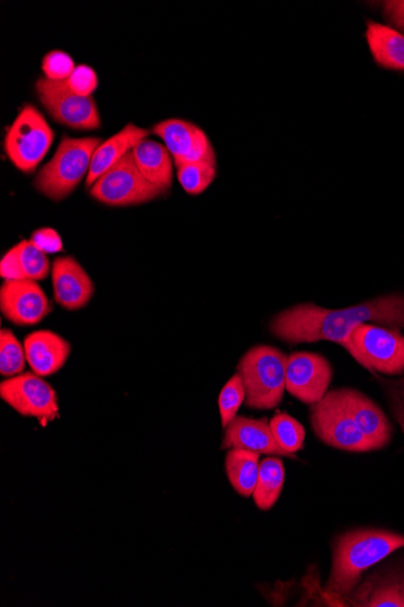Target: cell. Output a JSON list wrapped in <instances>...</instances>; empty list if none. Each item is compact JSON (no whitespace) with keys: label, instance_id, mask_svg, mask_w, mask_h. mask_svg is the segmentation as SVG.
<instances>
[{"label":"cell","instance_id":"3","mask_svg":"<svg viewBox=\"0 0 404 607\" xmlns=\"http://www.w3.org/2000/svg\"><path fill=\"white\" fill-rule=\"evenodd\" d=\"M289 357L276 347L256 345L240 361L237 374L246 390L250 409L271 410L281 404L286 390Z\"/></svg>","mask_w":404,"mask_h":607},{"label":"cell","instance_id":"33","mask_svg":"<svg viewBox=\"0 0 404 607\" xmlns=\"http://www.w3.org/2000/svg\"><path fill=\"white\" fill-rule=\"evenodd\" d=\"M384 15L392 25L404 32V0H389V2H385Z\"/></svg>","mask_w":404,"mask_h":607},{"label":"cell","instance_id":"24","mask_svg":"<svg viewBox=\"0 0 404 607\" xmlns=\"http://www.w3.org/2000/svg\"><path fill=\"white\" fill-rule=\"evenodd\" d=\"M176 168L182 189L191 195H199L209 189L216 179V155L199 161L185 162Z\"/></svg>","mask_w":404,"mask_h":607},{"label":"cell","instance_id":"16","mask_svg":"<svg viewBox=\"0 0 404 607\" xmlns=\"http://www.w3.org/2000/svg\"><path fill=\"white\" fill-rule=\"evenodd\" d=\"M24 345L32 372L41 377L59 373L68 363L72 352L68 340L49 330L29 333Z\"/></svg>","mask_w":404,"mask_h":607},{"label":"cell","instance_id":"5","mask_svg":"<svg viewBox=\"0 0 404 607\" xmlns=\"http://www.w3.org/2000/svg\"><path fill=\"white\" fill-rule=\"evenodd\" d=\"M310 421L315 435L327 446L348 452L379 450L358 428L336 389L311 405Z\"/></svg>","mask_w":404,"mask_h":607},{"label":"cell","instance_id":"32","mask_svg":"<svg viewBox=\"0 0 404 607\" xmlns=\"http://www.w3.org/2000/svg\"><path fill=\"white\" fill-rule=\"evenodd\" d=\"M42 252L47 254H57L62 251V241L57 231L51 229H41L33 233L32 240Z\"/></svg>","mask_w":404,"mask_h":607},{"label":"cell","instance_id":"26","mask_svg":"<svg viewBox=\"0 0 404 607\" xmlns=\"http://www.w3.org/2000/svg\"><path fill=\"white\" fill-rule=\"evenodd\" d=\"M272 436L286 452L294 454L303 448L305 429L296 418L278 414L269 422Z\"/></svg>","mask_w":404,"mask_h":607},{"label":"cell","instance_id":"11","mask_svg":"<svg viewBox=\"0 0 404 607\" xmlns=\"http://www.w3.org/2000/svg\"><path fill=\"white\" fill-rule=\"evenodd\" d=\"M332 366L318 353L296 352L289 356L286 389L304 404L319 403L329 393Z\"/></svg>","mask_w":404,"mask_h":607},{"label":"cell","instance_id":"4","mask_svg":"<svg viewBox=\"0 0 404 607\" xmlns=\"http://www.w3.org/2000/svg\"><path fill=\"white\" fill-rule=\"evenodd\" d=\"M101 143L98 137L64 136L57 154L39 171L35 181L36 190L54 202L68 198L89 175L95 150Z\"/></svg>","mask_w":404,"mask_h":607},{"label":"cell","instance_id":"15","mask_svg":"<svg viewBox=\"0 0 404 607\" xmlns=\"http://www.w3.org/2000/svg\"><path fill=\"white\" fill-rule=\"evenodd\" d=\"M222 449H240L259 454H276V457L296 459L294 454L286 452L279 446L274 436H272L267 418L236 417L225 428Z\"/></svg>","mask_w":404,"mask_h":607},{"label":"cell","instance_id":"28","mask_svg":"<svg viewBox=\"0 0 404 607\" xmlns=\"http://www.w3.org/2000/svg\"><path fill=\"white\" fill-rule=\"evenodd\" d=\"M245 400L246 390L243 378L236 374L229 379L222 389L220 398H218V406H220L222 426L224 429L237 417V411L240 406L244 404Z\"/></svg>","mask_w":404,"mask_h":607},{"label":"cell","instance_id":"20","mask_svg":"<svg viewBox=\"0 0 404 607\" xmlns=\"http://www.w3.org/2000/svg\"><path fill=\"white\" fill-rule=\"evenodd\" d=\"M366 37L380 68L404 72V35L399 29L369 21Z\"/></svg>","mask_w":404,"mask_h":607},{"label":"cell","instance_id":"30","mask_svg":"<svg viewBox=\"0 0 404 607\" xmlns=\"http://www.w3.org/2000/svg\"><path fill=\"white\" fill-rule=\"evenodd\" d=\"M69 88L81 96L90 97L97 89L98 78L95 70L85 64L76 66L71 77L65 81Z\"/></svg>","mask_w":404,"mask_h":607},{"label":"cell","instance_id":"2","mask_svg":"<svg viewBox=\"0 0 404 607\" xmlns=\"http://www.w3.org/2000/svg\"><path fill=\"white\" fill-rule=\"evenodd\" d=\"M404 548V536L385 530L351 531L335 541L327 593L336 598L351 595L363 574L392 553Z\"/></svg>","mask_w":404,"mask_h":607},{"label":"cell","instance_id":"22","mask_svg":"<svg viewBox=\"0 0 404 607\" xmlns=\"http://www.w3.org/2000/svg\"><path fill=\"white\" fill-rule=\"evenodd\" d=\"M259 453L232 449L225 458V472L234 490L244 497L254 496L259 475Z\"/></svg>","mask_w":404,"mask_h":607},{"label":"cell","instance_id":"27","mask_svg":"<svg viewBox=\"0 0 404 607\" xmlns=\"http://www.w3.org/2000/svg\"><path fill=\"white\" fill-rule=\"evenodd\" d=\"M20 264L25 279L42 280L49 276L50 259L46 252L32 241H22L17 244Z\"/></svg>","mask_w":404,"mask_h":607},{"label":"cell","instance_id":"9","mask_svg":"<svg viewBox=\"0 0 404 607\" xmlns=\"http://www.w3.org/2000/svg\"><path fill=\"white\" fill-rule=\"evenodd\" d=\"M0 397L16 413L37 418L42 425L60 416L57 390L33 372L5 379L0 384Z\"/></svg>","mask_w":404,"mask_h":607},{"label":"cell","instance_id":"14","mask_svg":"<svg viewBox=\"0 0 404 607\" xmlns=\"http://www.w3.org/2000/svg\"><path fill=\"white\" fill-rule=\"evenodd\" d=\"M53 298L69 311L87 306L95 294V284L83 266L71 256L58 257L52 265Z\"/></svg>","mask_w":404,"mask_h":607},{"label":"cell","instance_id":"13","mask_svg":"<svg viewBox=\"0 0 404 607\" xmlns=\"http://www.w3.org/2000/svg\"><path fill=\"white\" fill-rule=\"evenodd\" d=\"M169 149L174 166L199 161L215 155L211 141L204 130L183 119H168L151 129Z\"/></svg>","mask_w":404,"mask_h":607},{"label":"cell","instance_id":"1","mask_svg":"<svg viewBox=\"0 0 404 607\" xmlns=\"http://www.w3.org/2000/svg\"><path fill=\"white\" fill-rule=\"evenodd\" d=\"M368 321L404 328V296L378 298L344 309L303 303L279 313L270 323V330L291 344L330 341L347 350L353 331Z\"/></svg>","mask_w":404,"mask_h":607},{"label":"cell","instance_id":"10","mask_svg":"<svg viewBox=\"0 0 404 607\" xmlns=\"http://www.w3.org/2000/svg\"><path fill=\"white\" fill-rule=\"evenodd\" d=\"M39 100L58 123L74 130H97L100 113L93 97L72 92L65 82L41 78L36 84Z\"/></svg>","mask_w":404,"mask_h":607},{"label":"cell","instance_id":"29","mask_svg":"<svg viewBox=\"0 0 404 607\" xmlns=\"http://www.w3.org/2000/svg\"><path fill=\"white\" fill-rule=\"evenodd\" d=\"M41 69L47 80L65 82L75 70V64L68 52L53 50L44 57Z\"/></svg>","mask_w":404,"mask_h":607},{"label":"cell","instance_id":"18","mask_svg":"<svg viewBox=\"0 0 404 607\" xmlns=\"http://www.w3.org/2000/svg\"><path fill=\"white\" fill-rule=\"evenodd\" d=\"M149 134V130L130 123L118 134L101 143L95 150L89 175L86 178V186L90 189L103 173L113 168L128 151L134 149L139 141L147 138Z\"/></svg>","mask_w":404,"mask_h":607},{"label":"cell","instance_id":"12","mask_svg":"<svg viewBox=\"0 0 404 607\" xmlns=\"http://www.w3.org/2000/svg\"><path fill=\"white\" fill-rule=\"evenodd\" d=\"M0 309L11 323L30 327L48 316L50 303L37 281L5 280L0 289Z\"/></svg>","mask_w":404,"mask_h":607},{"label":"cell","instance_id":"21","mask_svg":"<svg viewBox=\"0 0 404 607\" xmlns=\"http://www.w3.org/2000/svg\"><path fill=\"white\" fill-rule=\"evenodd\" d=\"M348 598L354 606L404 607V572L370 580Z\"/></svg>","mask_w":404,"mask_h":607},{"label":"cell","instance_id":"25","mask_svg":"<svg viewBox=\"0 0 404 607\" xmlns=\"http://www.w3.org/2000/svg\"><path fill=\"white\" fill-rule=\"evenodd\" d=\"M26 363L25 345L13 331L3 329L0 332V374L8 378L24 374Z\"/></svg>","mask_w":404,"mask_h":607},{"label":"cell","instance_id":"19","mask_svg":"<svg viewBox=\"0 0 404 607\" xmlns=\"http://www.w3.org/2000/svg\"><path fill=\"white\" fill-rule=\"evenodd\" d=\"M136 166L150 183L163 192L172 186V156L166 145L148 137L139 141L133 149Z\"/></svg>","mask_w":404,"mask_h":607},{"label":"cell","instance_id":"6","mask_svg":"<svg viewBox=\"0 0 404 607\" xmlns=\"http://www.w3.org/2000/svg\"><path fill=\"white\" fill-rule=\"evenodd\" d=\"M54 134L47 119L35 106L22 108L5 136V151L11 162L21 171L32 172L46 158Z\"/></svg>","mask_w":404,"mask_h":607},{"label":"cell","instance_id":"23","mask_svg":"<svg viewBox=\"0 0 404 607\" xmlns=\"http://www.w3.org/2000/svg\"><path fill=\"white\" fill-rule=\"evenodd\" d=\"M285 483V468L278 458L260 462L254 500L261 511H269L278 502Z\"/></svg>","mask_w":404,"mask_h":607},{"label":"cell","instance_id":"7","mask_svg":"<svg viewBox=\"0 0 404 607\" xmlns=\"http://www.w3.org/2000/svg\"><path fill=\"white\" fill-rule=\"evenodd\" d=\"M90 193L109 207H131L155 201L163 191L142 175L131 150L93 184Z\"/></svg>","mask_w":404,"mask_h":607},{"label":"cell","instance_id":"31","mask_svg":"<svg viewBox=\"0 0 404 607\" xmlns=\"http://www.w3.org/2000/svg\"><path fill=\"white\" fill-rule=\"evenodd\" d=\"M0 275H2V278L5 280L25 279L20 264L17 245L10 248V251L2 258V263H0Z\"/></svg>","mask_w":404,"mask_h":607},{"label":"cell","instance_id":"17","mask_svg":"<svg viewBox=\"0 0 404 607\" xmlns=\"http://www.w3.org/2000/svg\"><path fill=\"white\" fill-rule=\"evenodd\" d=\"M348 414L366 437L372 440L378 449H383L391 440L392 427L383 411L368 397L356 389H336Z\"/></svg>","mask_w":404,"mask_h":607},{"label":"cell","instance_id":"8","mask_svg":"<svg viewBox=\"0 0 404 607\" xmlns=\"http://www.w3.org/2000/svg\"><path fill=\"white\" fill-rule=\"evenodd\" d=\"M368 368L385 375L404 373V336L376 325L363 324L351 336L347 350Z\"/></svg>","mask_w":404,"mask_h":607}]
</instances>
